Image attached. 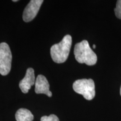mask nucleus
I'll return each mask as SVG.
<instances>
[{
	"label": "nucleus",
	"mask_w": 121,
	"mask_h": 121,
	"mask_svg": "<svg viewBox=\"0 0 121 121\" xmlns=\"http://www.w3.org/2000/svg\"><path fill=\"white\" fill-rule=\"evenodd\" d=\"M73 89L76 93L82 95L85 99L91 100L95 97V84L92 79H80L75 81Z\"/></svg>",
	"instance_id": "obj_3"
},
{
	"label": "nucleus",
	"mask_w": 121,
	"mask_h": 121,
	"mask_svg": "<svg viewBox=\"0 0 121 121\" xmlns=\"http://www.w3.org/2000/svg\"><path fill=\"white\" fill-rule=\"evenodd\" d=\"M12 54L9 45L0 43V74L6 76L9 73L11 68Z\"/></svg>",
	"instance_id": "obj_4"
},
{
	"label": "nucleus",
	"mask_w": 121,
	"mask_h": 121,
	"mask_svg": "<svg viewBox=\"0 0 121 121\" xmlns=\"http://www.w3.org/2000/svg\"><path fill=\"white\" fill-rule=\"evenodd\" d=\"M74 54L76 60L80 63H85L89 66H93L97 62L96 54L90 47L88 42L86 40L75 45Z\"/></svg>",
	"instance_id": "obj_1"
},
{
	"label": "nucleus",
	"mask_w": 121,
	"mask_h": 121,
	"mask_svg": "<svg viewBox=\"0 0 121 121\" xmlns=\"http://www.w3.org/2000/svg\"><path fill=\"white\" fill-rule=\"evenodd\" d=\"M35 91L37 94H44L51 97L52 93L49 90V84L44 76L39 75L37 76L35 83Z\"/></svg>",
	"instance_id": "obj_7"
},
{
	"label": "nucleus",
	"mask_w": 121,
	"mask_h": 121,
	"mask_svg": "<svg viewBox=\"0 0 121 121\" xmlns=\"http://www.w3.org/2000/svg\"><path fill=\"white\" fill-rule=\"evenodd\" d=\"M114 13L116 17L121 19V0L117 1L116 7L114 9Z\"/></svg>",
	"instance_id": "obj_9"
},
{
	"label": "nucleus",
	"mask_w": 121,
	"mask_h": 121,
	"mask_svg": "<svg viewBox=\"0 0 121 121\" xmlns=\"http://www.w3.org/2000/svg\"><path fill=\"white\" fill-rule=\"evenodd\" d=\"M43 2V0H31L30 1L23 13L22 18L24 22H31L35 17Z\"/></svg>",
	"instance_id": "obj_5"
},
{
	"label": "nucleus",
	"mask_w": 121,
	"mask_h": 121,
	"mask_svg": "<svg viewBox=\"0 0 121 121\" xmlns=\"http://www.w3.org/2000/svg\"><path fill=\"white\" fill-rule=\"evenodd\" d=\"M13 2H17V1H18L17 0H15V1H13Z\"/></svg>",
	"instance_id": "obj_13"
},
{
	"label": "nucleus",
	"mask_w": 121,
	"mask_h": 121,
	"mask_svg": "<svg viewBox=\"0 0 121 121\" xmlns=\"http://www.w3.org/2000/svg\"><path fill=\"white\" fill-rule=\"evenodd\" d=\"M120 95H121V88H120Z\"/></svg>",
	"instance_id": "obj_12"
},
{
	"label": "nucleus",
	"mask_w": 121,
	"mask_h": 121,
	"mask_svg": "<svg viewBox=\"0 0 121 121\" xmlns=\"http://www.w3.org/2000/svg\"><path fill=\"white\" fill-rule=\"evenodd\" d=\"M41 121H60L58 118L54 114H51L49 116H43L40 119Z\"/></svg>",
	"instance_id": "obj_10"
},
{
	"label": "nucleus",
	"mask_w": 121,
	"mask_h": 121,
	"mask_svg": "<svg viewBox=\"0 0 121 121\" xmlns=\"http://www.w3.org/2000/svg\"><path fill=\"white\" fill-rule=\"evenodd\" d=\"M15 118L17 121H33L34 116L30 110L21 108L16 112Z\"/></svg>",
	"instance_id": "obj_8"
},
{
	"label": "nucleus",
	"mask_w": 121,
	"mask_h": 121,
	"mask_svg": "<svg viewBox=\"0 0 121 121\" xmlns=\"http://www.w3.org/2000/svg\"><path fill=\"white\" fill-rule=\"evenodd\" d=\"M95 48H96V45H95V44L93 45V48H94V49H95Z\"/></svg>",
	"instance_id": "obj_11"
},
{
	"label": "nucleus",
	"mask_w": 121,
	"mask_h": 121,
	"mask_svg": "<svg viewBox=\"0 0 121 121\" xmlns=\"http://www.w3.org/2000/svg\"><path fill=\"white\" fill-rule=\"evenodd\" d=\"M71 45V36L66 35L61 42L53 45L51 48V55L53 61L57 63L65 62L69 56Z\"/></svg>",
	"instance_id": "obj_2"
},
{
	"label": "nucleus",
	"mask_w": 121,
	"mask_h": 121,
	"mask_svg": "<svg viewBox=\"0 0 121 121\" xmlns=\"http://www.w3.org/2000/svg\"><path fill=\"white\" fill-rule=\"evenodd\" d=\"M34 71L32 68H29L23 79L19 83V87L23 93H28L31 86L35 83Z\"/></svg>",
	"instance_id": "obj_6"
}]
</instances>
